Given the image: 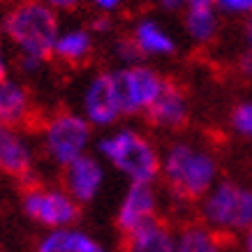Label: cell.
Wrapping results in <instances>:
<instances>
[{
	"label": "cell",
	"instance_id": "cell-5",
	"mask_svg": "<svg viewBox=\"0 0 252 252\" xmlns=\"http://www.w3.org/2000/svg\"><path fill=\"white\" fill-rule=\"evenodd\" d=\"M39 144L46 158L63 169L88 153L93 125L79 111H56L39 127Z\"/></svg>",
	"mask_w": 252,
	"mask_h": 252
},
{
	"label": "cell",
	"instance_id": "cell-2",
	"mask_svg": "<svg viewBox=\"0 0 252 252\" xmlns=\"http://www.w3.org/2000/svg\"><path fill=\"white\" fill-rule=\"evenodd\" d=\"M0 31L19 51V56L46 63L54 56L61 21H58V12H54L44 0H23L5 14Z\"/></svg>",
	"mask_w": 252,
	"mask_h": 252
},
{
	"label": "cell",
	"instance_id": "cell-21",
	"mask_svg": "<svg viewBox=\"0 0 252 252\" xmlns=\"http://www.w3.org/2000/svg\"><path fill=\"white\" fill-rule=\"evenodd\" d=\"M114 56L121 61V67H125V65H137V63H141V58L144 56L139 54L137 44L132 42V37H121L114 42Z\"/></svg>",
	"mask_w": 252,
	"mask_h": 252
},
{
	"label": "cell",
	"instance_id": "cell-27",
	"mask_svg": "<svg viewBox=\"0 0 252 252\" xmlns=\"http://www.w3.org/2000/svg\"><path fill=\"white\" fill-rule=\"evenodd\" d=\"M16 65H19V69L21 72H26V74H32V72H37L44 63L35 61V58H26V56H19V61H16Z\"/></svg>",
	"mask_w": 252,
	"mask_h": 252
},
{
	"label": "cell",
	"instance_id": "cell-24",
	"mask_svg": "<svg viewBox=\"0 0 252 252\" xmlns=\"http://www.w3.org/2000/svg\"><path fill=\"white\" fill-rule=\"evenodd\" d=\"M54 12H74V9L81 7L84 0H44Z\"/></svg>",
	"mask_w": 252,
	"mask_h": 252
},
{
	"label": "cell",
	"instance_id": "cell-11",
	"mask_svg": "<svg viewBox=\"0 0 252 252\" xmlns=\"http://www.w3.org/2000/svg\"><path fill=\"white\" fill-rule=\"evenodd\" d=\"M35 144L23 127L0 125V171L14 178L32 174Z\"/></svg>",
	"mask_w": 252,
	"mask_h": 252
},
{
	"label": "cell",
	"instance_id": "cell-30",
	"mask_svg": "<svg viewBox=\"0 0 252 252\" xmlns=\"http://www.w3.org/2000/svg\"><path fill=\"white\" fill-rule=\"evenodd\" d=\"M7 74H9V58H7V54H5L2 44H0V81L7 79Z\"/></svg>",
	"mask_w": 252,
	"mask_h": 252
},
{
	"label": "cell",
	"instance_id": "cell-32",
	"mask_svg": "<svg viewBox=\"0 0 252 252\" xmlns=\"http://www.w3.org/2000/svg\"><path fill=\"white\" fill-rule=\"evenodd\" d=\"M199 5H213V0H188V7H199Z\"/></svg>",
	"mask_w": 252,
	"mask_h": 252
},
{
	"label": "cell",
	"instance_id": "cell-19",
	"mask_svg": "<svg viewBox=\"0 0 252 252\" xmlns=\"http://www.w3.org/2000/svg\"><path fill=\"white\" fill-rule=\"evenodd\" d=\"M183 26L188 37L194 44H211L220 32V16L215 5H199V7H185Z\"/></svg>",
	"mask_w": 252,
	"mask_h": 252
},
{
	"label": "cell",
	"instance_id": "cell-23",
	"mask_svg": "<svg viewBox=\"0 0 252 252\" xmlns=\"http://www.w3.org/2000/svg\"><path fill=\"white\" fill-rule=\"evenodd\" d=\"M86 2H91L99 14L109 16V14H114V12H118V9L123 7V2H125V0H86Z\"/></svg>",
	"mask_w": 252,
	"mask_h": 252
},
{
	"label": "cell",
	"instance_id": "cell-7",
	"mask_svg": "<svg viewBox=\"0 0 252 252\" xmlns=\"http://www.w3.org/2000/svg\"><path fill=\"white\" fill-rule=\"evenodd\" d=\"M23 213L44 229L72 227L79 220V204L63 188L31 185L21 197Z\"/></svg>",
	"mask_w": 252,
	"mask_h": 252
},
{
	"label": "cell",
	"instance_id": "cell-18",
	"mask_svg": "<svg viewBox=\"0 0 252 252\" xmlns=\"http://www.w3.org/2000/svg\"><path fill=\"white\" fill-rule=\"evenodd\" d=\"M176 252H224V236L204 222H190L176 231Z\"/></svg>",
	"mask_w": 252,
	"mask_h": 252
},
{
	"label": "cell",
	"instance_id": "cell-15",
	"mask_svg": "<svg viewBox=\"0 0 252 252\" xmlns=\"http://www.w3.org/2000/svg\"><path fill=\"white\" fill-rule=\"evenodd\" d=\"M32 116V102L28 88L16 79L0 81V125L23 127Z\"/></svg>",
	"mask_w": 252,
	"mask_h": 252
},
{
	"label": "cell",
	"instance_id": "cell-26",
	"mask_svg": "<svg viewBox=\"0 0 252 252\" xmlns=\"http://www.w3.org/2000/svg\"><path fill=\"white\" fill-rule=\"evenodd\" d=\"M158 7L164 9V12L176 14V12H185V7H188V0H158Z\"/></svg>",
	"mask_w": 252,
	"mask_h": 252
},
{
	"label": "cell",
	"instance_id": "cell-14",
	"mask_svg": "<svg viewBox=\"0 0 252 252\" xmlns=\"http://www.w3.org/2000/svg\"><path fill=\"white\" fill-rule=\"evenodd\" d=\"M132 42L144 58H167L176 54L174 35L155 19H141L132 28Z\"/></svg>",
	"mask_w": 252,
	"mask_h": 252
},
{
	"label": "cell",
	"instance_id": "cell-8",
	"mask_svg": "<svg viewBox=\"0 0 252 252\" xmlns=\"http://www.w3.org/2000/svg\"><path fill=\"white\" fill-rule=\"evenodd\" d=\"M81 114L95 127H114L123 118L118 91L114 84V72H97L88 79L81 93Z\"/></svg>",
	"mask_w": 252,
	"mask_h": 252
},
{
	"label": "cell",
	"instance_id": "cell-25",
	"mask_svg": "<svg viewBox=\"0 0 252 252\" xmlns=\"http://www.w3.org/2000/svg\"><path fill=\"white\" fill-rule=\"evenodd\" d=\"M91 32L93 35H109V32H111V19H109L107 14L97 16V19L91 23Z\"/></svg>",
	"mask_w": 252,
	"mask_h": 252
},
{
	"label": "cell",
	"instance_id": "cell-3",
	"mask_svg": "<svg viewBox=\"0 0 252 252\" xmlns=\"http://www.w3.org/2000/svg\"><path fill=\"white\" fill-rule=\"evenodd\" d=\"M97 158L130 183H155L162 176V153L134 127H116L97 139Z\"/></svg>",
	"mask_w": 252,
	"mask_h": 252
},
{
	"label": "cell",
	"instance_id": "cell-13",
	"mask_svg": "<svg viewBox=\"0 0 252 252\" xmlns=\"http://www.w3.org/2000/svg\"><path fill=\"white\" fill-rule=\"evenodd\" d=\"M123 252H176V231L164 220L155 218L144 227L125 234Z\"/></svg>",
	"mask_w": 252,
	"mask_h": 252
},
{
	"label": "cell",
	"instance_id": "cell-6",
	"mask_svg": "<svg viewBox=\"0 0 252 252\" xmlns=\"http://www.w3.org/2000/svg\"><path fill=\"white\" fill-rule=\"evenodd\" d=\"M114 84L118 91L123 116H137L151 109L162 88L167 86V79L151 65L137 63V65H125L116 69Z\"/></svg>",
	"mask_w": 252,
	"mask_h": 252
},
{
	"label": "cell",
	"instance_id": "cell-1",
	"mask_svg": "<svg viewBox=\"0 0 252 252\" xmlns=\"http://www.w3.org/2000/svg\"><path fill=\"white\" fill-rule=\"evenodd\" d=\"M162 178L167 181L174 197L199 201L220 181V164L213 151L181 139L162 155Z\"/></svg>",
	"mask_w": 252,
	"mask_h": 252
},
{
	"label": "cell",
	"instance_id": "cell-29",
	"mask_svg": "<svg viewBox=\"0 0 252 252\" xmlns=\"http://www.w3.org/2000/svg\"><path fill=\"white\" fill-rule=\"evenodd\" d=\"M243 42H245V51H252V14L245 16V23H243Z\"/></svg>",
	"mask_w": 252,
	"mask_h": 252
},
{
	"label": "cell",
	"instance_id": "cell-16",
	"mask_svg": "<svg viewBox=\"0 0 252 252\" xmlns=\"http://www.w3.org/2000/svg\"><path fill=\"white\" fill-rule=\"evenodd\" d=\"M35 252H109L97 238L86 234L74 227L63 229H46V234L39 238Z\"/></svg>",
	"mask_w": 252,
	"mask_h": 252
},
{
	"label": "cell",
	"instance_id": "cell-10",
	"mask_svg": "<svg viewBox=\"0 0 252 252\" xmlns=\"http://www.w3.org/2000/svg\"><path fill=\"white\" fill-rule=\"evenodd\" d=\"M158 211H160V197L155 183H130L116 211V227L125 236L144 227L146 222L155 220Z\"/></svg>",
	"mask_w": 252,
	"mask_h": 252
},
{
	"label": "cell",
	"instance_id": "cell-28",
	"mask_svg": "<svg viewBox=\"0 0 252 252\" xmlns=\"http://www.w3.org/2000/svg\"><path fill=\"white\" fill-rule=\"evenodd\" d=\"M238 72H241L245 79H252V51H245V54L238 58Z\"/></svg>",
	"mask_w": 252,
	"mask_h": 252
},
{
	"label": "cell",
	"instance_id": "cell-22",
	"mask_svg": "<svg viewBox=\"0 0 252 252\" xmlns=\"http://www.w3.org/2000/svg\"><path fill=\"white\" fill-rule=\"evenodd\" d=\"M218 12L229 16H250L252 14V0H213Z\"/></svg>",
	"mask_w": 252,
	"mask_h": 252
},
{
	"label": "cell",
	"instance_id": "cell-12",
	"mask_svg": "<svg viewBox=\"0 0 252 252\" xmlns=\"http://www.w3.org/2000/svg\"><path fill=\"white\" fill-rule=\"evenodd\" d=\"M148 123L158 130H181L190 118V104L181 86L167 81L151 109L146 111Z\"/></svg>",
	"mask_w": 252,
	"mask_h": 252
},
{
	"label": "cell",
	"instance_id": "cell-17",
	"mask_svg": "<svg viewBox=\"0 0 252 252\" xmlns=\"http://www.w3.org/2000/svg\"><path fill=\"white\" fill-rule=\"evenodd\" d=\"M95 49V35L91 28H61L54 44V58H58L65 65H81L93 56Z\"/></svg>",
	"mask_w": 252,
	"mask_h": 252
},
{
	"label": "cell",
	"instance_id": "cell-9",
	"mask_svg": "<svg viewBox=\"0 0 252 252\" xmlns=\"http://www.w3.org/2000/svg\"><path fill=\"white\" fill-rule=\"evenodd\" d=\"M104 178H107L104 162L99 160L97 155L86 153L74 162H69L67 167H63V190L67 192L79 206L91 204L97 199V194L104 188Z\"/></svg>",
	"mask_w": 252,
	"mask_h": 252
},
{
	"label": "cell",
	"instance_id": "cell-20",
	"mask_svg": "<svg viewBox=\"0 0 252 252\" xmlns=\"http://www.w3.org/2000/svg\"><path fill=\"white\" fill-rule=\"evenodd\" d=\"M231 130L241 134L243 139H250L252 141V102H241L231 109Z\"/></svg>",
	"mask_w": 252,
	"mask_h": 252
},
{
	"label": "cell",
	"instance_id": "cell-31",
	"mask_svg": "<svg viewBox=\"0 0 252 252\" xmlns=\"http://www.w3.org/2000/svg\"><path fill=\"white\" fill-rule=\"evenodd\" d=\"M241 252H252V227L243 231V238H241Z\"/></svg>",
	"mask_w": 252,
	"mask_h": 252
},
{
	"label": "cell",
	"instance_id": "cell-4",
	"mask_svg": "<svg viewBox=\"0 0 252 252\" xmlns=\"http://www.w3.org/2000/svg\"><path fill=\"white\" fill-rule=\"evenodd\" d=\"M201 222L218 234H243L252 227V188L236 181H218L199 199Z\"/></svg>",
	"mask_w": 252,
	"mask_h": 252
}]
</instances>
